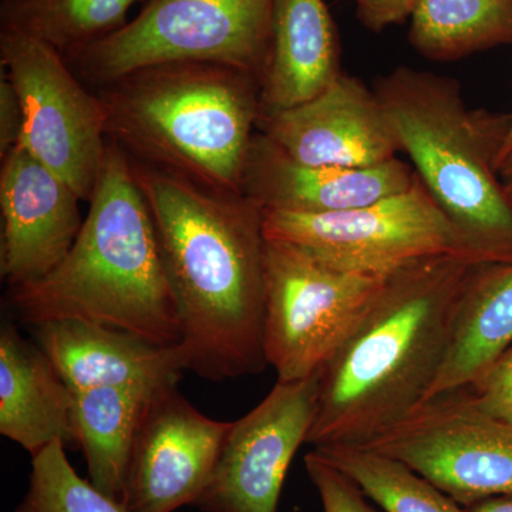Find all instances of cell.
<instances>
[{
	"label": "cell",
	"mask_w": 512,
	"mask_h": 512,
	"mask_svg": "<svg viewBox=\"0 0 512 512\" xmlns=\"http://www.w3.org/2000/svg\"><path fill=\"white\" fill-rule=\"evenodd\" d=\"M498 174H500L501 183H503L508 197L512 201V150L501 160L498 165Z\"/></svg>",
	"instance_id": "obj_30"
},
{
	"label": "cell",
	"mask_w": 512,
	"mask_h": 512,
	"mask_svg": "<svg viewBox=\"0 0 512 512\" xmlns=\"http://www.w3.org/2000/svg\"><path fill=\"white\" fill-rule=\"evenodd\" d=\"M74 393L42 348L5 323L0 332V434L36 456L55 441L77 447Z\"/></svg>",
	"instance_id": "obj_18"
},
{
	"label": "cell",
	"mask_w": 512,
	"mask_h": 512,
	"mask_svg": "<svg viewBox=\"0 0 512 512\" xmlns=\"http://www.w3.org/2000/svg\"><path fill=\"white\" fill-rule=\"evenodd\" d=\"M342 74L339 33L326 3L274 0L268 55L259 76L262 116L315 99Z\"/></svg>",
	"instance_id": "obj_17"
},
{
	"label": "cell",
	"mask_w": 512,
	"mask_h": 512,
	"mask_svg": "<svg viewBox=\"0 0 512 512\" xmlns=\"http://www.w3.org/2000/svg\"><path fill=\"white\" fill-rule=\"evenodd\" d=\"M157 390L96 387L74 394V436L86 458L89 480L119 503L131 447Z\"/></svg>",
	"instance_id": "obj_20"
},
{
	"label": "cell",
	"mask_w": 512,
	"mask_h": 512,
	"mask_svg": "<svg viewBox=\"0 0 512 512\" xmlns=\"http://www.w3.org/2000/svg\"><path fill=\"white\" fill-rule=\"evenodd\" d=\"M468 387L480 412L512 426V343Z\"/></svg>",
	"instance_id": "obj_26"
},
{
	"label": "cell",
	"mask_w": 512,
	"mask_h": 512,
	"mask_svg": "<svg viewBox=\"0 0 512 512\" xmlns=\"http://www.w3.org/2000/svg\"><path fill=\"white\" fill-rule=\"evenodd\" d=\"M387 275L339 271L299 249L266 239L264 349L278 382L318 373Z\"/></svg>",
	"instance_id": "obj_9"
},
{
	"label": "cell",
	"mask_w": 512,
	"mask_h": 512,
	"mask_svg": "<svg viewBox=\"0 0 512 512\" xmlns=\"http://www.w3.org/2000/svg\"><path fill=\"white\" fill-rule=\"evenodd\" d=\"M80 201L22 144L2 158L0 272L10 289L35 284L66 258L84 221Z\"/></svg>",
	"instance_id": "obj_13"
},
{
	"label": "cell",
	"mask_w": 512,
	"mask_h": 512,
	"mask_svg": "<svg viewBox=\"0 0 512 512\" xmlns=\"http://www.w3.org/2000/svg\"><path fill=\"white\" fill-rule=\"evenodd\" d=\"M15 512H127L119 501L77 474L62 441L32 457L28 491Z\"/></svg>",
	"instance_id": "obj_24"
},
{
	"label": "cell",
	"mask_w": 512,
	"mask_h": 512,
	"mask_svg": "<svg viewBox=\"0 0 512 512\" xmlns=\"http://www.w3.org/2000/svg\"><path fill=\"white\" fill-rule=\"evenodd\" d=\"M305 467L318 491L323 512H377L365 493L315 450L306 454Z\"/></svg>",
	"instance_id": "obj_25"
},
{
	"label": "cell",
	"mask_w": 512,
	"mask_h": 512,
	"mask_svg": "<svg viewBox=\"0 0 512 512\" xmlns=\"http://www.w3.org/2000/svg\"><path fill=\"white\" fill-rule=\"evenodd\" d=\"M258 131L293 160L309 165L376 167L400 153L375 89L346 73L315 99L262 116Z\"/></svg>",
	"instance_id": "obj_14"
},
{
	"label": "cell",
	"mask_w": 512,
	"mask_h": 512,
	"mask_svg": "<svg viewBox=\"0 0 512 512\" xmlns=\"http://www.w3.org/2000/svg\"><path fill=\"white\" fill-rule=\"evenodd\" d=\"M25 128L22 103L8 74L0 69V158L19 146Z\"/></svg>",
	"instance_id": "obj_27"
},
{
	"label": "cell",
	"mask_w": 512,
	"mask_h": 512,
	"mask_svg": "<svg viewBox=\"0 0 512 512\" xmlns=\"http://www.w3.org/2000/svg\"><path fill=\"white\" fill-rule=\"evenodd\" d=\"M407 39L433 62L512 45V0H420Z\"/></svg>",
	"instance_id": "obj_21"
},
{
	"label": "cell",
	"mask_w": 512,
	"mask_h": 512,
	"mask_svg": "<svg viewBox=\"0 0 512 512\" xmlns=\"http://www.w3.org/2000/svg\"><path fill=\"white\" fill-rule=\"evenodd\" d=\"M274 0H148L124 28L69 57L94 90L151 64H227L258 79L268 55Z\"/></svg>",
	"instance_id": "obj_6"
},
{
	"label": "cell",
	"mask_w": 512,
	"mask_h": 512,
	"mask_svg": "<svg viewBox=\"0 0 512 512\" xmlns=\"http://www.w3.org/2000/svg\"><path fill=\"white\" fill-rule=\"evenodd\" d=\"M359 447L403 461L464 508L512 497V426L480 412L468 386L431 397Z\"/></svg>",
	"instance_id": "obj_10"
},
{
	"label": "cell",
	"mask_w": 512,
	"mask_h": 512,
	"mask_svg": "<svg viewBox=\"0 0 512 512\" xmlns=\"http://www.w3.org/2000/svg\"><path fill=\"white\" fill-rule=\"evenodd\" d=\"M384 512H467L429 478L397 458L359 446L315 447Z\"/></svg>",
	"instance_id": "obj_23"
},
{
	"label": "cell",
	"mask_w": 512,
	"mask_h": 512,
	"mask_svg": "<svg viewBox=\"0 0 512 512\" xmlns=\"http://www.w3.org/2000/svg\"><path fill=\"white\" fill-rule=\"evenodd\" d=\"M0 67L22 103L19 144L89 202L109 150L99 96L57 50L18 29L2 26Z\"/></svg>",
	"instance_id": "obj_8"
},
{
	"label": "cell",
	"mask_w": 512,
	"mask_h": 512,
	"mask_svg": "<svg viewBox=\"0 0 512 512\" xmlns=\"http://www.w3.org/2000/svg\"><path fill=\"white\" fill-rule=\"evenodd\" d=\"M264 231L268 241L350 274L383 276L430 256H464L476 262L466 239L419 178L410 190L352 210L265 211Z\"/></svg>",
	"instance_id": "obj_7"
},
{
	"label": "cell",
	"mask_w": 512,
	"mask_h": 512,
	"mask_svg": "<svg viewBox=\"0 0 512 512\" xmlns=\"http://www.w3.org/2000/svg\"><path fill=\"white\" fill-rule=\"evenodd\" d=\"M467 512H512V497H494L466 508Z\"/></svg>",
	"instance_id": "obj_29"
},
{
	"label": "cell",
	"mask_w": 512,
	"mask_h": 512,
	"mask_svg": "<svg viewBox=\"0 0 512 512\" xmlns=\"http://www.w3.org/2000/svg\"><path fill=\"white\" fill-rule=\"evenodd\" d=\"M156 228L187 370L212 382L266 363L265 211L130 157Z\"/></svg>",
	"instance_id": "obj_1"
},
{
	"label": "cell",
	"mask_w": 512,
	"mask_h": 512,
	"mask_svg": "<svg viewBox=\"0 0 512 512\" xmlns=\"http://www.w3.org/2000/svg\"><path fill=\"white\" fill-rule=\"evenodd\" d=\"M110 141L127 156L210 190L242 192L261 120L259 82L227 64L141 67L94 90Z\"/></svg>",
	"instance_id": "obj_4"
},
{
	"label": "cell",
	"mask_w": 512,
	"mask_h": 512,
	"mask_svg": "<svg viewBox=\"0 0 512 512\" xmlns=\"http://www.w3.org/2000/svg\"><path fill=\"white\" fill-rule=\"evenodd\" d=\"M141 0H3L2 26L18 29L69 59L127 25Z\"/></svg>",
	"instance_id": "obj_22"
},
{
	"label": "cell",
	"mask_w": 512,
	"mask_h": 512,
	"mask_svg": "<svg viewBox=\"0 0 512 512\" xmlns=\"http://www.w3.org/2000/svg\"><path fill=\"white\" fill-rule=\"evenodd\" d=\"M476 265L464 256H430L384 278L320 369L306 444L363 446L427 399L446 362L461 296Z\"/></svg>",
	"instance_id": "obj_2"
},
{
	"label": "cell",
	"mask_w": 512,
	"mask_h": 512,
	"mask_svg": "<svg viewBox=\"0 0 512 512\" xmlns=\"http://www.w3.org/2000/svg\"><path fill=\"white\" fill-rule=\"evenodd\" d=\"M357 19L372 32H383L412 18L420 0H353Z\"/></svg>",
	"instance_id": "obj_28"
},
{
	"label": "cell",
	"mask_w": 512,
	"mask_h": 512,
	"mask_svg": "<svg viewBox=\"0 0 512 512\" xmlns=\"http://www.w3.org/2000/svg\"><path fill=\"white\" fill-rule=\"evenodd\" d=\"M232 421H218L178 392L157 390L128 457L121 505L127 512H174L204 493Z\"/></svg>",
	"instance_id": "obj_12"
},
{
	"label": "cell",
	"mask_w": 512,
	"mask_h": 512,
	"mask_svg": "<svg viewBox=\"0 0 512 512\" xmlns=\"http://www.w3.org/2000/svg\"><path fill=\"white\" fill-rule=\"evenodd\" d=\"M511 116H512V113H511ZM511 150H512V120H511L510 133H508L507 140H505L503 153H501L500 163H501V160H503V158L505 156H507V154L510 153Z\"/></svg>",
	"instance_id": "obj_31"
},
{
	"label": "cell",
	"mask_w": 512,
	"mask_h": 512,
	"mask_svg": "<svg viewBox=\"0 0 512 512\" xmlns=\"http://www.w3.org/2000/svg\"><path fill=\"white\" fill-rule=\"evenodd\" d=\"M320 370L276 382L255 409L232 421L204 493L202 512H278L293 457L306 444L318 406Z\"/></svg>",
	"instance_id": "obj_11"
},
{
	"label": "cell",
	"mask_w": 512,
	"mask_h": 512,
	"mask_svg": "<svg viewBox=\"0 0 512 512\" xmlns=\"http://www.w3.org/2000/svg\"><path fill=\"white\" fill-rule=\"evenodd\" d=\"M400 153L477 264L512 261V201L498 174L511 113L471 109L453 77L397 67L376 80Z\"/></svg>",
	"instance_id": "obj_5"
},
{
	"label": "cell",
	"mask_w": 512,
	"mask_h": 512,
	"mask_svg": "<svg viewBox=\"0 0 512 512\" xmlns=\"http://www.w3.org/2000/svg\"><path fill=\"white\" fill-rule=\"evenodd\" d=\"M37 345L74 394L96 387L178 386L187 363L180 346L82 320L36 326Z\"/></svg>",
	"instance_id": "obj_16"
},
{
	"label": "cell",
	"mask_w": 512,
	"mask_h": 512,
	"mask_svg": "<svg viewBox=\"0 0 512 512\" xmlns=\"http://www.w3.org/2000/svg\"><path fill=\"white\" fill-rule=\"evenodd\" d=\"M10 293L20 319L35 328L82 320L180 346L153 217L130 157L114 141L69 254L45 278Z\"/></svg>",
	"instance_id": "obj_3"
},
{
	"label": "cell",
	"mask_w": 512,
	"mask_h": 512,
	"mask_svg": "<svg viewBox=\"0 0 512 512\" xmlns=\"http://www.w3.org/2000/svg\"><path fill=\"white\" fill-rule=\"evenodd\" d=\"M416 181L412 164L400 158L367 168L299 163L256 131L241 191L264 211L326 214L372 204L410 190Z\"/></svg>",
	"instance_id": "obj_15"
},
{
	"label": "cell",
	"mask_w": 512,
	"mask_h": 512,
	"mask_svg": "<svg viewBox=\"0 0 512 512\" xmlns=\"http://www.w3.org/2000/svg\"><path fill=\"white\" fill-rule=\"evenodd\" d=\"M511 343L512 261L478 264L461 296L446 362L426 400L476 383Z\"/></svg>",
	"instance_id": "obj_19"
}]
</instances>
